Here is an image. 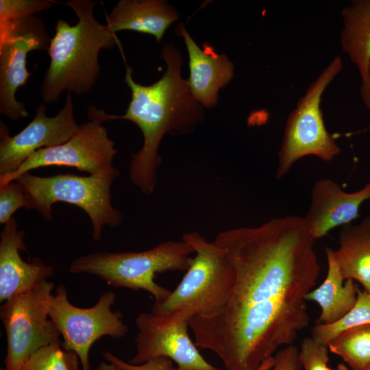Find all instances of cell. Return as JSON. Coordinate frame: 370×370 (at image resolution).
<instances>
[{
	"label": "cell",
	"mask_w": 370,
	"mask_h": 370,
	"mask_svg": "<svg viewBox=\"0 0 370 370\" xmlns=\"http://www.w3.org/2000/svg\"><path fill=\"white\" fill-rule=\"evenodd\" d=\"M235 282L226 306L188 325L195 344L214 352L226 370H258L309 325L306 296L320 264L304 217L272 219L259 226L219 232Z\"/></svg>",
	"instance_id": "cell-1"
},
{
	"label": "cell",
	"mask_w": 370,
	"mask_h": 370,
	"mask_svg": "<svg viewBox=\"0 0 370 370\" xmlns=\"http://www.w3.org/2000/svg\"><path fill=\"white\" fill-rule=\"evenodd\" d=\"M162 57L166 69L155 83L144 86L136 82L133 69L126 64L124 82L131 90L132 99L122 116L106 114L90 106L89 119L101 123L124 119L136 124L141 130L144 142L141 149L132 155L130 179L145 195L153 193L157 182V170L161 164L158 147L164 136L189 133L203 120V106L193 97L187 81L182 77V57L171 43H166Z\"/></svg>",
	"instance_id": "cell-2"
},
{
	"label": "cell",
	"mask_w": 370,
	"mask_h": 370,
	"mask_svg": "<svg viewBox=\"0 0 370 370\" xmlns=\"http://www.w3.org/2000/svg\"><path fill=\"white\" fill-rule=\"evenodd\" d=\"M64 4L78 20L74 25L62 18L56 21L47 51L49 65L40 87V98L47 104L58 101L64 91L79 95L90 92L100 73V51L119 42L116 34L95 18V1L71 0Z\"/></svg>",
	"instance_id": "cell-3"
},
{
	"label": "cell",
	"mask_w": 370,
	"mask_h": 370,
	"mask_svg": "<svg viewBox=\"0 0 370 370\" xmlns=\"http://www.w3.org/2000/svg\"><path fill=\"white\" fill-rule=\"evenodd\" d=\"M182 240L194 249L188 269L177 288L162 302H155L156 316L177 314L190 320L218 314L227 304L235 282V272L226 251L197 232Z\"/></svg>",
	"instance_id": "cell-4"
},
{
	"label": "cell",
	"mask_w": 370,
	"mask_h": 370,
	"mask_svg": "<svg viewBox=\"0 0 370 370\" xmlns=\"http://www.w3.org/2000/svg\"><path fill=\"white\" fill-rule=\"evenodd\" d=\"M193 253L194 249L186 241H170L143 251L88 254L73 260L69 271L73 274L94 275L115 287L147 291L155 302H162L171 291L155 282L156 275L169 271H186Z\"/></svg>",
	"instance_id": "cell-5"
},
{
	"label": "cell",
	"mask_w": 370,
	"mask_h": 370,
	"mask_svg": "<svg viewBox=\"0 0 370 370\" xmlns=\"http://www.w3.org/2000/svg\"><path fill=\"white\" fill-rule=\"evenodd\" d=\"M119 174L115 166L88 176L61 173L40 177L27 172L16 181L23 188L26 209L36 210L44 219L51 220L53 204H73L87 213L92 224V239L99 241L104 225L116 227L123 221V216L112 205L110 197V187Z\"/></svg>",
	"instance_id": "cell-6"
},
{
	"label": "cell",
	"mask_w": 370,
	"mask_h": 370,
	"mask_svg": "<svg viewBox=\"0 0 370 370\" xmlns=\"http://www.w3.org/2000/svg\"><path fill=\"white\" fill-rule=\"evenodd\" d=\"M343 67L336 56L308 87L289 114L278 152L276 178L285 176L299 159L314 156L330 162L340 153L333 134L326 129L321 101L323 92Z\"/></svg>",
	"instance_id": "cell-7"
},
{
	"label": "cell",
	"mask_w": 370,
	"mask_h": 370,
	"mask_svg": "<svg viewBox=\"0 0 370 370\" xmlns=\"http://www.w3.org/2000/svg\"><path fill=\"white\" fill-rule=\"evenodd\" d=\"M54 284L45 280L3 302L0 319L5 330V370H20L37 349L61 342L60 333L49 318L48 306Z\"/></svg>",
	"instance_id": "cell-8"
},
{
	"label": "cell",
	"mask_w": 370,
	"mask_h": 370,
	"mask_svg": "<svg viewBox=\"0 0 370 370\" xmlns=\"http://www.w3.org/2000/svg\"><path fill=\"white\" fill-rule=\"evenodd\" d=\"M115 299L114 292L106 291L93 306L79 308L71 304L63 284L49 299V317L63 337L62 347L77 354L82 370H91L89 352L95 341L104 336L121 338L128 331L121 313L111 310Z\"/></svg>",
	"instance_id": "cell-9"
},
{
	"label": "cell",
	"mask_w": 370,
	"mask_h": 370,
	"mask_svg": "<svg viewBox=\"0 0 370 370\" xmlns=\"http://www.w3.org/2000/svg\"><path fill=\"white\" fill-rule=\"evenodd\" d=\"M51 39L45 23L36 15L0 25V114L6 118L28 116L16 92L31 75L26 66L28 53L48 51Z\"/></svg>",
	"instance_id": "cell-10"
},
{
	"label": "cell",
	"mask_w": 370,
	"mask_h": 370,
	"mask_svg": "<svg viewBox=\"0 0 370 370\" xmlns=\"http://www.w3.org/2000/svg\"><path fill=\"white\" fill-rule=\"evenodd\" d=\"M102 123L90 119L89 121L80 124L77 132L66 143L36 151L16 171L0 177V188L32 169L44 166H71L90 175L111 169L118 151Z\"/></svg>",
	"instance_id": "cell-11"
},
{
	"label": "cell",
	"mask_w": 370,
	"mask_h": 370,
	"mask_svg": "<svg viewBox=\"0 0 370 370\" xmlns=\"http://www.w3.org/2000/svg\"><path fill=\"white\" fill-rule=\"evenodd\" d=\"M189 320L174 314L156 316L140 313L135 323L136 354L130 360L141 365L157 357H166L177 364L171 370H222L211 365L201 355L188 333Z\"/></svg>",
	"instance_id": "cell-12"
},
{
	"label": "cell",
	"mask_w": 370,
	"mask_h": 370,
	"mask_svg": "<svg viewBox=\"0 0 370 370\" xmlns=\"http://www.w3.org/2000/svg\"><path fill=\"white\" fill-rule=\"evenodd\" d=\"M46 106L38 105L33 119L19 133L11 136L8 128L0 124V177L8 175L36 151L68 141L77 131L71 92L64 106L54 116L46 114Z\"/></svg>",
	"instance_id": "cell-13"
},
{
	"label": "cell",
	"mask_w": 370,
	"mask_h": 370,
	"mask_svg": "<svg viewBox=\"0 0 370 370\" xmlns=\"http://www.w3.org/2000/svg\"><path fill=\"white\" fill-rule=\"evenodd\" d=\"M370 199V182L359 190L347 193L329 178L314 184L309 209L304 217L308 232L315 241L332 229L351 223L358 217L359 209Z\"/></svg>",
	"instance_id": "cell-14"
},
{
	"label": "cell",
	"mask_w": 370,
	"mask_h": 370,
	"mask_svg": "<svg viewBox=\"0 0 370 370\" xmlns=\"http://www.w3.org/2000/svg\"><path fill=\"white\" fill-rule=\"evenodd\" d=\"M23 231L12 218L0 234V301L32 289L53 275V268L34 258L23 261L19 251H27Z\"/></svg>",
	"instance_id": "cell-15"
},
{
	"label": "cell",
	"mask_w": 370,
	"mask_h": 370,
	"mask_svg": "<svg viewBox=\"0 0 370 370\" xmlns=\"http://www.w3.org/2000/svg\"><path fill=\"white\" fill-rule=\"evenodd\" d=\"M182 36L189 58V90L203 107L212 108L217 104L219 90L230 83L234 77V67L225 54H218L213 47L205 44L200 48L180 23L177 27Z\"/></svg>",
	"instance_id": "cell-16"
},
{
	"label": "cell",
	"mask_w": 370,
	"mask_h": 370,
	"mask_svg": "<svg viewBox=\"0 0 370 370\" xmlns=\"http://www.w3.org/2000/svg\"><path fill=\"white\" fill-rule=\"evenodd\" d=\"M176 10L162 0H121L106 16V25L115 34L123 30L153 36L158 42L177 21Z\"/></svg>",
	"instance_id": "cell-17"
},
{
	"label": "cell",
	"mask_w": 370,
	"mask_h": 370,
	"mask_svg": "<svg viewBox=\"0 0 370 370\" xmlns=\"http://www.w3.org/2000/svg\"><path fill=\"white\" fill-rule=\"evenodd\" d=\"M334 256L344 280L358 281L370 293V216L343 225Z\"/></svg>",
	"instance_id": "cell-18"
},
{
	"label": "cell",
	"mask_w": 370,
	"mask_h": 370,
	"mask_svg": "<svg viewBox=\"0 0 370 370\" xmlns=\"http://www.w3.org/2000/svg\"><path fill=\"white\" fill-rule=\"evenodd\" d=\"M328 272L323 282L310 291L306 296V301L317 302L321 308L318 323H332L342 318L355 305L358 286L352 280H345L331 248L325 249Z\"/></svg>",
	"instance_id": "cell-19"
},
{
	"label": "cell",
	"mask_w": 370,
	"mask_h": 370,
	"mask_svg": "<svg viewBox=\"0 0 370 370\" xmlns=\"http://www.w3.org/2000/svg\"><path fill=\"white\" fill-rule=\"evenodd\" d=\"M341 15V47L358 69L361 98L370 108V17L360 14L351 5L343 8Z\"/></svg>",
	"instance_id": "cell-20"
},
{
	"label": "cell",
	"mask_w": 370,
	"mask_h": 370,
	"mask_svg": "<svg viewBox=\"0 0 370 370\" xmlns=\"http://www.w3.org/2000/svg\"><path fill=\"white\" fill-rule=\"evenodd\" d=\"M330 352L340 356L352 370L370 368V324L342 332L328 345Z\"/></svg>",
	"instance_id": "cell-21"
},
{
	"label": "cell",
	"mask_w": 370,
	"mask_h": 370,
	"mask_svg": "<svg viewBox=\"0 0 370 370\" xmlns=\"http://www.w3.org/2000/svg\"><path fill=\"white\" fill-rule=\"evenodd\" d=\"M370 324V293L358 290L353 308L342 318L332 323H317L312 329V338L328 346L338 334L350 329Z\"/></svg>",
	"instance_id": "cell-22"
},
{
	"label": "cell",
	"mask_w": 370,
	"mask_h": 370,
	"mask_svg": "<svg viewBox=\"0 0 370 370\" xmlns=\"http://www.w3.org/2000/svg\"><path fill=\"white\" fill-rule=\"evenodd\" d=\"M79 358L72 351H66L62 343L44 346L33 352L20 370H79Z\"/></svg>",
	"instance_id": "cell-23"
},
{
	"label": "cell",
	"mask_w": 370,
	"mask_h": 370,
	"mask_svg": "<svg viewBox=\"0 0 370 370\" xmlns=\"http://www.w3.org/2000/svg\"><path fill=\"white\" fill-rule=\"evenodd\" d=\"M54 0H0V25L51 9Z\"/></svg>",
	"instance_id": "cell-24"
},
{
	"label": "cell",
	"mask_w": 370,
	"mask_h": 370,
	"mask_svg": "<svg viewBox=\"0 0 370 370\" xmlns=\"http://www.w3.org/2000/svg\"><path fill=\"white\" fill-rule=\"evenodd\" d=\"M328 347L312 337H306L299 351V357L305 370H332L328 366Z\"/></svg>",
	"instance_id": "cell-25"
},
{
	"label": "cell",
	"mask_w": 370,
	"mask_h": 370,
	"mask_svg": "<svg viewBox=\"0 0 370 370\" xmlns=\"http://www.w3.org/2000/svg\"><path fill=\"white\" fill-rule=\"evenodd\" d=\"M25 205V195L19 182L15 180L0 188V223L5 225L13 214Z\"/></svg>",
	"instance_id": "cell-26"
},
{
	"label": "cell",
	"mask_w": 370,
	"mask_h": 370,
	"mask_svg": "<svg viewBox=\"0 0 370 370\" xmlns=\"http://www.w3.org/2000/svg\"><path fill=\"white\" fill-rule=\"evenodd\" d=\"M105 360L119 366L122 370H171L172 360L166 357H157L141 365L123 361L109 352L103 354Z\"/></svg>",
	"instance_id": "cell-27"
},
{
	"label": "cell",
	"mask_w": 370,
	"mask_h": 370,
	"mask_svg": "<svg viewBox=\"0 0 370 370\" xmlns=\"http://www.w3.org/2000/svg\"><path fill=\"white\" fill-rule=\"evenodd\" d=\"M273 367L264 370H301L299 350L293 345H286L273 356Z\"/></svg>",
	"instance_id": "cell-28"
},
{
	"label": "cell",
	"mask_w": 370,
	"mask_h": 370,
	"mask_svg": "<svg viewBox=\"0 0 370 370\" xmlns=\"http://www.w3.org/2000/svg\"><path fill=\"white\" fill-rule=\"evenodd\" d=\"M351 6L360 14L370 17V0H354Z\"/></svg>",
	"instance_id": "cell-29"
},
{
	"label": "cell",
	"mask_w": 370,
	"mask_h": 370,
	"mask_svg": "<svg viewBox=\"0 0 370 370\" xmlns=\"http://www.w3.org/2000/svg\"><path fill=\"white\" fill-rule=\"evenodd\" d=\"M97 370H122L119 366L116 365L109 362L107 363L106 362H101L97 369Z\"/></svg>",
	"instance_id": "cell-30"
},
{
	"label": "cell",
	"mask_w": 370,
	"mask_h": 370,
	"mask_svg": "<svg viewBox=\"0 0 370 370\" xmlns=\"http://www.w3.org/2000/svg\"><path fill=\"white\" fill-rule=\"evenodd\" d=\"M274 364V358L273 356L271 358H269L267 360H265L260 367V368L258 370H264L268 368H270L273 367Z\"/></svg>",
	"instance_id": "cell-31"
},
{
	"label": "cell",
	"mask_w": 370,
	"mask_h": 370,
	"mask_svg": "<svg viewBox=\"0 0 370 370\" xmlns=\"http://www.w3.org/2000/svg\"><path fill=\"white\" fill-rule=\"evenodd\" d=\"M334 370H350L343 364H339L336 369ZM352 370V369H351Z\"/></svg>",
	"instance_id": "cell-32"
},
{
	"label": "cell",
	"mask_w": 370,
	"mask_h": 370,
	"mask_svg": "<svg viewBox=\"0 0 370 370\" xmlns=\"http://www.w3.org/2000/svg\"><path fill=\"white\" fill-rule=\"evenodd\" d=\"M0 370H5V368L1 369Z\"/></svg>",
	"instance_id": "cell-33"
},
{
	"label": "cell",
	"mask_w": 370,
	"mask_h": 370,
	"mask_svg": "<svg viewBox=\"0 0 370 370\" xmlns=\"http://www.w3.org/2000/svg\"><path fill=\"white\" fill-rule=\"evenodd\" d=\"M369 73H370V66H369Z\"/></svg>",
	"instance_id": "cell-34"
},
{
	"label": "cell",
	"mask_w": 370,
	"mask_h": 370,
	"mask_svg": "<svg viewBox=\"0 0 370 370\" xmlns=\"http://www.w3.org/2000/svg\"><path fill=\"white\" fill-rule=\"evenodd\" d=\"M368 370H370V368Z\"/></svg>",
	"instance_id": "cell-35"
}]
</instances>
